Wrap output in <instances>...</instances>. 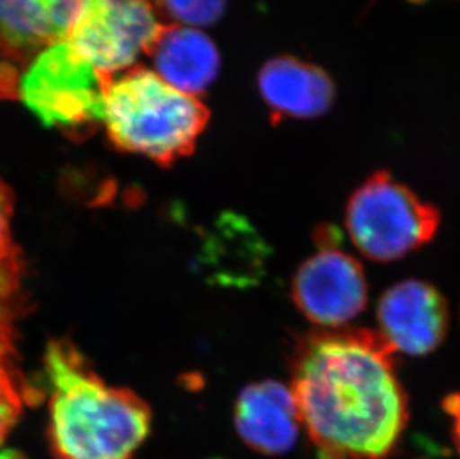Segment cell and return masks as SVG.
<instances>
[{
	"mask_svg": "<svg viewBox=\"0 0 460 459\" xmlns=\"http://www.w3.org/2000/svg\"><path fill=\"white\" fill-rule=\"evenodd\" d=\"M395 352L367 328H322L298 340L289 388L319 458L391 455L409 424Z\"/></svg>",
	"mask_w": 460,
	"mask_h": 459,
	"instance_id": "cell-1",
	"label": "cell"
},
{
	"mask_svg": "<svg viewBox=\"0 0 460 459\" xmlns=\"http://www.w3.org/2000/svg\"><path fill=\"white\" fill-rule=\"evenodd\" d=\"M49 440L58 459H130L151 427V410L135 392L109 386L66 340L49 343Z\"/></svg>",
	"mask_w": 460,
	"mask_h": 459,
	"instance_id": "cell-2",
	"label": "cell"
},
{
	"mask_svg": "<svg viewBox=\"0 0 460 459\" xmlns=\"http://www.w3.org/2000/svg\"><path fill=\"white\" fill-rule=\"evenodd\" d=\"M210 111L196 95L179 92L154 70L133 66L108 75L103 124L113 147L161 166L188 157L208 127Z\"/></svg>",
	"mask_w": 460,
	"mask_h": 459,
	"instance_id": "cell-3",
	"label": "cell"
},
{
	"mask_svg": "<svg viewBox=\"0 0 460 459\" xmlns=\"http://www.w3.org/2000/svg\"><path fill=\"white\" fill-rule=\"evenodd\" d=\"M439 222L438 209L387 170L369 175L346 208V227L353 245L378 263L401 260L425 247L435 238Z\"/></svg>",
	"mask_w": 460,
	"mask_h": 459,
	"instance_id": "cell-4",
	"label": "cell"
},
{
	"mask_svg": "<svg viewBox=\"0 0 460 459\" xmlns=\"http://www.w3.org/2000/svg\"><path fill=\"white\" fill-rule=\"evenodd\" d=\"M18 75L17 99L67 136H85L103 122L108 75L90 65L67 40L44 48Z\"/></svg>",
	"mask_w": 460,
	"mask_h": 459,
	"instance_id": "cell-5",
	"label": "cell"
},
{
	"mask_svg": "<svg viewBox=\"0 0 460 459\" xmlns=\"http://www.w3.org/2000/svg\"><path fill=\"white\" fill-rule=\"evenodd\" d=\"M164 24L148 0H85L67 42L99 72L130 69Z\"/></svg>",
	"mask_w": 460,
	"mask_h": 459,
	"instance_id": "cell-6",
	"label": "cell"
},
{
	"mask_svg": "<svg viewBox=\"0 0 460 459\" xmlns=\"http://www.w3.org/2000/svg\"><path fill=\"white\" fill-rule=\"evenodd\" d=\"M331 229L317 233L316 252L298 267L291 297L308 321L341 328L368 303V281L359 261L340 247Z\"/></svg>",
	"mask_w": 460,
	"mask_h": 459,
	"instance_id": "cell-7",
	"label": "cell"
},
{
	"mask_svg": "<svg viewBox=\"0 0 460 459\" xmlns=\"http://www.w3.org/2000/svg\"><path fill=\"white\" fill-rule=\"evenodd\" d=\"M377 321L395 351L423 356L437 351L448 329V306L434 285L419 279L387 288L377 306Z\"/></svg>",
	"mask_w": 460,
	"mask_h": 459,
	"instance_id": "cell-8",
	"label": "cell"
},
{
	"mask_svg": "<svg viewBox=\"0 0 460 459\" xmlns=\"http://www.w3.org/2000/svg\"><path fill=\"white\" fill-rule=\"evenodd\" d=\"M256 86L273 124L322 117L337 95L334 79L323 68L288 54L265 61Z\"/></svg>",
	"mask_w": 460,
	"mask_h": 459,
	"instance_id": "cell-9",
	"label": "cell"
},
{
	"mask_svg": "<svg viewBox=\"0 0 460 459\" xmlns=\"http://www.w3.org/2000/svg\"><path fill=\"white\" fill-rule=\"evenodd\" d=\"M234 422L240 438L269 456L291 451L303 427L291 388L276 381L246 386L235 401Z\"/></svg>",
	"mask_w": 460,
	"mask_h": 459,
	"instance_id": "cell-10",
	"label": "cell"
},
{
	"mask_svg": "<svg viewBox=\"0 0 460 459\" xmlns=\"http://www.w3.org/2000/svg\"><path fill=\"white\" fill-rule=\"evenodd\" d=\"M85 0H0V52L26 65L49 45L67 40Z\"/></svg>",
	"mask_w": 460,
	"mask_h": 459,
	"instance_id": "cell-11",
	"label": "cell"
},
{
	"mask_svg": "<svg viewBox=\"0 0 460 459\" xmlns=\"http://www.w3.org/2000/svg\"><path fill=\"white\" fill-rule=\"evenodd\" d=\"M146 54L164 83L196 97L212 86L221 70L219 50L196 27L164 24Z\"/></svg>",
	"mask_w": 460,
	"mask_h": 459,
	"instance_id": "cell-12",
	"label": "cell"
},
{
	"mask_svg": "<svg viewBox=\"0 0 460 459\" xmlns=\"http://www.w3.org/2000/svg\"><path fill=\"white\" fill-rule=\"evenodd\" d=\"M22 308V263L18 254L0 258V358L13 352L15 320Z\"/></svg>",
	"mask_w": 460,
	"mask_h": 459,
	"instance_id": "cell-13",
	"label": "cell"
},
{
	"mask_svg": "<svg viewBox=\"0 0 460 459\" xmlns=\"http://www.w3.org/2000/svg\"><path fill=\"white\" fill-rule=\"evenodd\" d=\"M154 11L164 22L176 26H212L226 14L228 0H148Z\"/></svg>",
	"mask_w": 460,
	"mask_h": 459,
	"instance_id": "cell-14",
	"label": "cell"
},
{
	"mask_svg": "<svg viewBox=\"0 0 460 459\" xmlns=\"http://www.w3.org/2000/svg\"><path fill=\"white\" fill-rule=\"evenodd\" d=\"M26 386L9 364V358H0V445L8 436L26 401Z\"/></svg>",
	"mask_w": 460,
	"mask_h": 459,
	"instance_id": "cell-15",
	"label": "cell"
},
{
	"mask_svg": "<svg viewBox=\"0 0 460 459\" xmlns=\"http://www.w3.org/2000/svg\"><path fill=\"white\" fill-rule=\"evenodd\" d=\"M13 195L8 186L0 181V258L17 254L11 240Z\"/></svg>",
	"mask_w": 460,
	"mask_h": 459,
	"instance_id": "cell-16",
	"label": "cell"
},
{
	"mask_svg": "<svg viewBox=\"0 0 460 459\" xmlns=\"http://www.w3.org/2000/svg\"><path fill=\"white\" fill-rule=\"evenodd\" d=\"M18 72L8 63H0V99H17Z\"/></svg>",
	"mask_w": 460,
	"mask_h": 459,
	"instance_id": "cell-17",
	"label": "cell"
},
{
	"mask_svg": "<svg viewBox=\"0 0 460 459\" xmlns=\"http://www.w3.org/2000/svg\"><path fill=\"white\" fill-rule=\"evenodd\" d=\"M443 408L453 419V437L460 451V394L448 395L444 400Z\"/></svg>",
	"mask_w": 460,
	"mask_h": 459,
	"instance_id": "cell-18",
	"label": "cell"
},
{
	"mask_svg": "<svg viewBox=\"0 0 460 459\" xmlns=\"http://www.w3.org/2000/svg\"><path fill=\"white\" fill-rule=\"evenodd\" d=\"M407 2H410V4H426V2H428V0H407Z\"/></svg>",
	"mask_w": 460,
	"mask_h": 459,
	"instance_id": "cell-19",
	"label": "cell"
},
{
	"mask_svg": "<svg viewBox=\"0 0 460 459\" xmlns=\"http://www.w3.org/2000/svg\"><path fill=\"white\" fill-rule=\"evenodd\" d=\"M374 2H376V0H373V2H371V4H374Z\"/></svg>",
	"mask_w": 460,
	"mask_h": 459,
	"instance_id": "cell-20",
	"label": "cell"
}]
</instances>
